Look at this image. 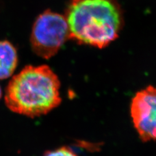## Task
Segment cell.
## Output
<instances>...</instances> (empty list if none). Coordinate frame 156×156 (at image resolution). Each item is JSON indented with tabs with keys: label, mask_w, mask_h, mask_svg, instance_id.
Returning a JSON list of instances; mask_svg holds the SVG:
<instances>
[{
	"label": "cell",
	"mask_w": 156,
	"mask_h": 156,
	"mask_svg": "<svg viewBox=\"0 0 156 156\" xmlns=\"http://www.w3.org/2000/svg\"><path fill=\"white\" fill-rule=\"evenodd\" d=\"M64 16L70 40L99 49L115 41L124 24L116 0H70Z\"/></svg>",
	"instance_id": "6da1fadb"
},
{
	"label": "cell",
	"mask_w": 156,
	"mask_h": 156,
	"mask_svg": "<svg viewBox=\"0 0 156 156\" xmlns=\"http://www.w3.org/2000/svg\"><path fill=\"white\" fill-rule=\"evenodd\" d=\"M60 87L59 79L50 66H26L9 81L5 101L14 113L35 118L61 104Z\"/></svg>",
	"instance_id": "7a4b0ae2"
},
{
	"label": "cell",
	"mask_w": 156,
	"mask_h": 156,
	"mask_svg": "<svg viewBox=\"0 0 156 156\" xmlns=\"http://www.w3.org/2000/svg\"><path fill=\"white\" fill-rule=\"evenodd\" d=\"M68 40H70L69 30L64 15L49 9L39 14L33 23L31 35L34 53L49 59L57 54Z\"/></svg>",
	"instance_id": "3957f363"
},
{
	"label": "cell",
	"mask_w": 156,
	"mask_h": 156,
	"mask_svg": "<svg viewBox=\"0 0 156 156\" xmlns=\"http://www.w3.org/2000/svg\"><path fill=\"white\" fill-rule=\"evenodd\" d=\"M135 128L143 142L156 141V87L148 86L137 92L130 105Z\"/></svg>",
	"instance_id": "277c9868"
},
{
	"label": "cell",
	"mask_w": 156,
	"mask_h": 156,
	"mask_svg": "<svg viewBox=\"0 0 156 156\" xmlns=\"http://www.w3.org/2000/svg\"><path fill=\"white\" fill-rule=\"evenodd\" d=\"M18 58L16 49L8 41H0V80L7 79L15 71Z\"/></svg>",
	"instance_id": "5b68a950"
},
{
	"label": "cell",
	"mask_w": 156,
	"mask_h": 156,
	"mask_svg": "<svg viewBox=\"0 0 156 156\" xmlns=\"http://www.w3.org/2000/svg\"><path fill=\"white\" fill-rule=\"evenodd\" d=\"M43 156H78L68 146H61L58 148L47 151Z\"/></svg>",
	"instance_id": "8992f818"
},
{
	"label": "cell",
	"mask_w": 156,
	"mask_h": 156,
	"mask_svg": "<svg viewBox=\"0 0 156 156\" xmlns=\"http://www.w3.org/2000/svg\"><path fill=\"white\" fill-rule=\"evenodd\" d=\"M2 92L1 87H0V98H2Z\"/></svg>",
	"instance_id": "52a82bcc"
}]
</instances>
